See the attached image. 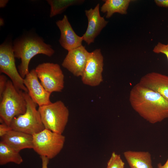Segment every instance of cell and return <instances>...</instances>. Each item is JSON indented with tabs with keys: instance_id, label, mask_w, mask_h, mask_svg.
Wrapping results in <instances>:
<instances>
[{
	"instance_id": "1",
	"label": "cell",
	"mask_w": 168,
	"mask_h": 168,
	"mask_svg": "<svg viewBox=\"0 0 168 168\" xmlns=\"http://www.w3.org/2000/svg\"><path fill=\"white\" fill-rule=\"evenodd\" d=\"M129 101L133 109L151 124L168 118V101L158 93L138 83L131 89Z\"/></svg>"
},
{
	"instance_id": "2",
	"label": "cell",
	"mask_w": 168,
	"mask_h": 168,
	"mask_svg": "<svg viewBox=\"0 0 168 168\" xmlns=\"http://www.w3.org/2000/svg\"><path fill=\"white\" fill-rule=\"evenodd\" d=\"M12 47L15 58L21 59L18 72L23 78L29 72V64L33 57L39 54L51 57L54 53L51 45L38 37H24L15 42Z\"/></svg>"
},
{
	"instance_id": "3",
	"label": "cell",
	"mask_w": 168,
	"mask_h": 168,
	"mask_svg": "<svg viewBox=\"0 0 168 168\" xmlns=\"http://www.w3.org/2000/svg\"><path fill=\"white\" fill-rule=\"evenodd\" d=\"M23 91L18 89L8 80L0 103V122L10 126L15 117L25 113L26 103Z\"/></svg>"
},
{
	"instance_id": "4",
	"label": "cell",
	"mask_w": 168,
	"mask_h": 168,
	"mask_svg": "<svg viewBox=\"0 0 168 168\" xmlns=\"http://www.w3.org/2000/svg\"><path fill=\"white\" fill-rule=\"evenodd\" d=\"M26 103V110L23 114L13 118L10 127L12 129L33 135L45 129L40 115L36 109L37 104L31 99L28 92H23Z\"/></svg>"
},
{
	"instance_id": "5",
	"label": "cell",
	"mask_w": 168,
	"mask_h": 168,
	"mask_svg": "<svg viewBox=\"0 0 168 168\" xmlns=\"http://www.w3.org/2000/svg\"><path fill=\"white\" fill-rule=\"evenodd\" d=\"M42 123L45 128L62 134L68 122L69 111L61 100L39 106Z\"/></svg>"
},
{
	"instance_id": "6",
	"label": "cell",
	"mask_w": 168,
	"mask_h": 168,
	"mask_svg": "<svg viewBox=\"0 0 168 168\" xmlns=\"http://www.w3.org/2000/svg\"><path fill=\"white\" fill-rule=\"evenodd\" d=\"M33 149L40 156L51 159L62 149L65 137L62 134L44 129L33 135Z\"/></svg>"
},
{
	"instance_id": "7",
	"label": "cell",
	"mask_w": 168,
	"mask_h": 168,
	"mask_svg": "<svg viewBox=\"0 0 168 168\" xmlns=\"http://www.w3.org/2000/svg\"><path fill=\"white\" fill-rule=\"evenodd\" d=\"M40 82L50 93L62 91L64 87V75L60 65L51 63L38 65L35 69Z\"/></svg>"
},
{
	"instance_id": "8",
	"label": "cell",
	"mask_w": 168,
	"mask_h": 168,
	"mask_svg": "<svg viewBox=\"0 0 168 168\" xmlns=\"http://www.w3.org/2000/svg\"><path fill=\"white\" fill-rule=\"evenodd\" d=\"M12 44L4 43L0 46V71L7 75L18 89L28 92L23 83V78L17 70Z\"/></svg>"
},
{
	"instance_id": "9",
	"label": "cell",
	"mask_w": 168,
	"mask_h": 168,
	"mask_svg": "<svg viewBox=\"0 0 168 168\" xmlns=\"http://www.w3.org/2000/svg\"><path fill=\"white\" fill-rule=\"evenodd\" d=\"M104 58L100 49L90 52L82 74L83 83L91 86L99 85L103 81Z\"/></svg>"
},
{
	"instance_id": "10",
	"label": "cell",
	"mask_w": 168,
	"mask_h": 168,
	"mask_svg": "<svg viewBox=\"0 0 168 168\" xmlns=\"http://www.w3.org/2000/svg\"><path fill=\"white\" fill-rule=\"evenodd\" d=\"M23 83L30 97L39 106L52 103L50 100L51 94L43 86L39 80L35 69H32L23 78Z\"/></svg>"
},
{
	"instance_id": "11",
	"label": "cell",
	"mask_w": 168,
	"mask_h": 168,
	"mask_svg": "<svg viewBox=\"0 0 168 168\" xmlns=\"http://www.w3.org/2000/svg\"><path fill=\"white\" fill-rule=\"evenodd\" d=\"M85 13L88 20V26L82 36L83 40L89 45L94 42L95 38L106 26L108 21L100 16L99 3L94 8L86 10Z\"/></svg>"
},
{
	"instance_id": "12",
	"label": "cell",
	"mask_w": 168,
	"mask_h": 168,
	"mask_svg": "<svg viewBox=\"0 0 168 168\" xmlns=\"http://www.w3.org/2000/svg\"><path fill=\"white\" fill-rule=\"evenodd\" d=\"M90 52L82 45L68 51L62 66L76 77L82 76Z\"/></svg>"
},
{
	"instance_id": "13",
	"label": "cell",
	"mask_w": 168,
	"mask_h": 168,
	"mask_svg": "<svg viewBox=\"0 0 168 168\" xmlns=\"http://www.w3.org/2000/svg\"><path fill=\"white\" fill-rule=\"evenodd\" d=\"M56 25L60 31L59 41L64 49L69 51L82 45V36L76 33L66 15L63 16L62 20L57 21Z\"/></svg>"
},
{
	"instance_id": "14",
	"label": "cell",
	"mask_w": 168,
	"mask_h": 168,
	"mask_svg": "<svg viewBox=\"0 0 168 168\" xmlns=\"http://www.w3.org/2000/svg\"><path fill=\"white\" fill-rule=\"evenodd\" d=\"M160 94L168 101V76L152 72L142 76L138 83Z\"/></svg>"
},
{
	"instance_id": "15",
	"label": "cell",
	"mask_w": 168,
	"mask_h": 168,
	"mask_svg": "<svg viewBox=\"0 0 168 168\" xmlns=\"http://www.w3.org/2000/svg\"><path fill=\"white\" fill-rule=\"evenodd\" d=\"M2 141L19 152L25 148H33V135L11 130L1 138Z\"/></svg>"
},
{
	"instance_id": "16",
	"label": "cell",
	"mask_w": 168,
	"mask_h": 168,
	"mask_svg": "<svg viewBox=\"0 0 168 168\" xmlns=\"http://www.w3.org/2000/svg\"><path fill=\"white\" fill-rule=\"evenodd\" d=\"M123 154L130 168H153L148 152L128 150Z\"/></svg>"
},
{
	"instance_id": "17",
	"label": "cell",
	"mask_w": 168,
	"mask_h": 168,
	"mask_svg": "<svg viewBox=\"0 0 168 168\" xmlns=\"http://www.w3.org/2000/svg\"><path fill=\"white\" fill-rule=\"evenodd\" d=\"M100 8L103 13H106V17L110 18L115 13L121 14H126L127 9L131 0H106Z\"/></svg>"
},
{
	"instance_id": "18",
	"label": "cell",
	"mask_w": 168,
	"mask_h": 168,
	"mask_svg": "<svg viewBox=\"0 0 168 168\" xmlns=\"http://www.w3.org/2000/svg\"><path fill=\"white\" fill-rule=\"evenodd\" d=\"M19 152L14 150L1 141L0 142V165H3L12 162L20 164L23 162Z\"/></svg>"
},
{
	"instance_id": "19",
	"label": "cell",
	"mask_w": 168,
	"mask_h": 168,
	"mask_svg": "<svg viewBox=\"0 0 168 168\" xmlns=\"http://www.w3.org/2000/svg\"><path fill=\"white\" fill-rule=\"evenodd\" d=\"M50 6V17H51L62 13L68 7L81 4L84 2L82 0H47Z\"/></svg>"
},
{
	"instance_id": "20",
	"label": "cell",
	"mask_w": 168,
	"mask_h": 168,
	"mask_svg": "<svg viewBox=\"0 0 168 168\" xmlns=\"http://www.w3.org/2000/svg\"><path fill=\"white\" fill-rule=\"evenodd\" d=\"M124 165L120 155L114 152L107 162L106 168H124Z\"/></svg>"
},
{
	"instance_id": "21",
	"label": "cell",
	"mask_w": 168,
	"mask_h": 168,
	"mask_svg": "<svg viewBox=\"0 0 168 168\" xmlns=\"http://www.w3.org/2000/svg\"><path fill=\"white\" fill-rule=\"evenodd\" d=\"M153 51L155 53L164 54L166 57L168 61V42L167 44L158 43L154 47Z\"/></svg>"
},
{
	"instance_id": "22",
	"label": "cell",
	"mask_w": 168,
	"mask_h": 168,
	"mask_svg": "<svg viewBox=\"0 0 168 168\" xmlns=\"http://www.w3.org/2000/svg\"><path fill=\"white\" fill-rule=\"evenodd\" d=\"M8 80L7 77L3 74L0 76V99L2 97L3 93L5 89Z\"/></svg>"
},
{
	"instance_id": "23",
	"label": "cell",
	"mask_w": 168,
	"mask_h": 168,
	"mask_svg": "<svg viewBox=\"0 0 168 168\" xmlns=\"http://www.w3.org/2000/svg\"><path fill=\"white\" fill-rule=\"evenodd\" d=\"M11 130L12 129L10 126L4 123H1L0 124V137L2 138Z\"/></svg>"
},
{
	"instance_id": "24",
	"label": "cell",
	"mask_w": 168,
	"mask_h": 168,
	"mask_svg": "<svg viewBox=\"0 0 168 168\" xmlns=\"http://www.w3.org/2000/svg\"><path fill=\"white\" fill-rule=\"evenodd\" d=\"M154 2L159 7H168V0H155Z\"/></svg>"
},
{
	"instance_id": "25",
	"label": "cell",
	"mask_w": 168,
	"mask_h": 168,
	"mask_svg": "<svg viewBox=\"0 0 168 168\" xmlns=\"http://www.w3.org/2000/svg\"><path fill=\"white\" fill-rule=\"evenodd\" d=\"M42 162V168H48V165L49 162V159L43 156H40Z\"/></svg>"
},
{
	"instance_id": "26",
	"label": "cell",
	"mask_w": 168,
	"mask_h": 168,
	"mask_svg": "<svg viewBox=\"0 0 168 168\" xmlns=\"http://www.w3.org/2000/svg\"><path fill=\"white\" fill-rule=\"evenodd\" d=\"M158 168H168V158L165 163L162 165L161 163H159L157 165Z\"/></svg>"
},
{
	"instance_id": "27",
	"label": "cell",
	"mask_w": 168,
	"mask_h": 168,
	"mask_svg": "<svg viewBox=\"0 0 168 168\" xmlns=\"http://www.w3.org/2000/svg\"><path fill=\"white\" fill-rule=\"evenodd\" d=\"M8 1L7 0H1L0 1V7L3 8L6 5Z\"/></svg>"
},
{
	"instance_id": "28",
	"label": "cell",
	"mask_w": 168,
	"mask_h": 168,
	"mask_svg": "<svg viewBox=\"0 0 168 168\" xmlns=\"http://www.w3.org/2000/svg\"><path fill=\"white\" fill-rule=\"evenodd\" d=\"M4 22L2 18L0 19V26H2L4 25Z\"/></svg>"
}]
</instances>
